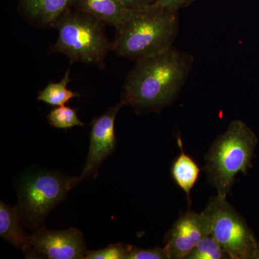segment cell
<instances>
[{
	"label": "cell",
	"instance_id": "obj_1",
	"mask_svg": "<svg viewBox=\"0 0 259 259\" xmlns=\"http://www.w3.org/2000/svg\"><path fill=\"white\" fill-rule=\"evenodd\" d=\"M193 63L192 54L175 47L136 61L126 76L120 101L140 113L160 111L176 100Z\"/></svg>",
	"mask_w": 259,
	"mask_h": 259
},
{
	"label": "cell",
	"instance_id": "obj_2",
	"mask_svg": "<svg viewBox=\"0 0 259 259\" xmlns=\"http://www.w3.org/2000/svg\"><path fill=\"white\" fill-rule=\"evenodd\" d=\"M116 29L112 50L136 61L174 47L180 30L178 12L156 3L131 12Z\"/></svg>",
	"mask_w": 259,
	"mask_h": 259
},
{
	"label": "cell",
	"instance_id": "obj_3",
	"mask_svg": "<svg viewBox=\"0 0 259 259\" xmlns=\"http://www.w3.org/2000/svg\"><path fill=\"white\" fill-rule=\"evenodd\" d=\"M258 139L243 121H232L224 134L218 136L205 156L204 169L208 180L218 194H230L238 174L247 173L252 166V159Z\"/></svg>",
	"mask_w": 259,
	"mask_h": 259
},
{
	"label": "cell",
	"instance_id": "obj_4",
	"mask_svg": "<svg viewBox=\"0 0 259 259\" xmlns=\"http://www.w3.org/2000/svg\"><path fill=\"white\" fill-rule=\"evenodd\" d=\"M105 25L95 17L71 8L54 23L53 28L57 30L58 37L49 52L64 54L71 63L104 68L109 51L112 50Z\"/></svg>",
	"mask_w": 259,
	"mask_h": 259
},
{
	"label": "cell",
	"instance_id": "obj_5",
	"mask_svg": "<svg viewBox=\"0 0 259 259\" xmlns=\"http://www.w3.org/2000/svg\"><path fill=\"white\" fill-rule=\"evenodd\" d=\"M77 178L49 171L25 175L18 187V208L23 226L41 228L51 209L63 202L68 192L77 185Z\"/></svg>",
	"mask_w": 259,
	"mask_h": 259
},
{
	"label": "cell",
	"instance_id": "obj_6",
	"mask_svg": "<svg viewBox=\"0 0 259 259\" xmlns=\"http://www.w3.org/2000/svg\"><path fill=\"white\" fill-rule=\"evenodd\" d=\"M212 213L211 236L230 259H253L258 243L251 230L227 197L218 194L208 204Z\"/></svg>",
	"mask_w": 259,
	"mask_h": 259
},
{
	"label": "cell",
	"instance_id": "obj_7",
	"mask_svg": "<svg viewBox=\"0 0 259 259\" xmlns=\"http://www.w3.org/2000/svg\"><path fill=\"white\" fill-rule=\"evenodd\" d=\"M212 221L208 206L202 212L182 213L165 236L163 247L168 259L186 258L199 242L212 234Z\"/></svg>",
	"mask_w": 259,
	"mask_h": 259
},
{
	"label": "cell",
	"instance_id": "obj_8",
	"mask_svg": "<svg viewBox=\"0 0 259 259\" xmlns=\"http://www.w3.org/2000/svg\"><path fill=\"white\" fill-rule=\"evenodd\" d=\"M122 102L110 107L106 112L92 122L90 135V148L86 163L82 173L77 178V185L87 177L96 178L102 163L115 149V122L116 116L121 107Z\"/></svg>",
	"mask_w": 259,
	"mask_h": 259
},
{
	"label": "cell",
	"instance_id": "obj_9",
	"mask_svg": "<svg viewBox=\"0 0 259 259\" xmlns=\"http://www.w3.org/2000/svg\"><path fill=\"white\" fill-rule=\"evenodd\" d=\"M30 248L50 259L83 258L86 245L82 233L76 228L51 231L44 227L29 236Z\"/></svg>",
	"mask_w": 259,
	"mask_h": 259
},
{
	"label": "cell",
	"instance_id": "obj_10",
	"mask_svg": "<svg viewBox=\"0 0 259 259\" xmlns=\"http://www.w3.org/2000/svg\"><path fill=\"white\" fill-rule=\"evenodd\" d=\"M74 0H18V9L26 21L39 28H53L58 19L72 8Z\"/></svg>",
	"mask_w": 259,
	"mask_h": 259
},
{
	"label": "cell",
	"instance_id": "obj_11",
	"mask_svg": "<svg viewBox=\"0 0 259 259\" xmlns=\"http://www.w3.org/2000/svg\"><path fill=\"white\" fill-rule=\"evenodd\" d=\"M72 8L88 13L115 28L123 23L131 13L120 0H74Z\"/></svg>",
	"mask_w": 259,
	"mask_h": 259
},
{
	"label": "cell",
	"instance_id": "obj_12",
	"mask_svg": "<svg viewBox=\"0 0 259 259\" xmlns=\"http://www.w3.org/2000/svg\"><path fill=\"white\" fill-rule=\"evenodd\" d=\"M21 218L18 206L12 207L1 202L0 203V236L10 244L28 251L30 248L29 236L22 227Z\"/></svg>",
	"mask_w": 259,
	"mask_h": 259
},
{
	"label": "cell",
	"instance_id": "obj_13",
	"mask_svg": "<svg viewBox=\"0 0 259 259\" xmlns=\"http://www.w3.org/2000/svg\"><path fill=\"white\" fill-rule=\"evenodd\" d=\"M177 141L181 153L172 165L171 176L177 185L185 192L190 205L191 190L197 183L202 170L193 158L186 154L182 139L178 137Z\"/></svg>",
	"mask_w": 259,
	"mask_h": 259
},
{
	"label": "cell",
	"instance_id": "obj_14",
	"mask_svg": "<svg viewBox=\"0 0 259 259\" xmlns=\"http://www.w3.org/2000/svg\"><path fill=\"white\" fill-rule=\"evenodd\" d=\"M70 69L65 73L64 78L58 82H50L41 91L38 92L37 100L54 107L66 105L74 97H79V93L68 89L70 82Z\"/></svg>",
	"mask_w": 259,
	"mask_h": 259
},
{
	"label": "cell",
	"instance_id": "obj_15",
	"mask_svg": "<svg viewBox=\"0 0 259 259\" xmlns=\"http://www.w3.org/2000/svg\"><path fill=\"white\" fill-rule=\"evenodd\" d=\"M47 120L49 125L58 129L68 130L84 125L78 117L77 110L65 105L51 110L47 115Z\"/></svg>",
	"mask_w": 259,
	"mask_h": 259
},
{
	"label": "cell",
	"instance_id": "obj_16",
	"mask_svg": "<svg viewBox=\"0 0 259 259\" xmlns=\"http://www.w3.org/2000/svg\"><path fill=\"white\" fill-rule=\"evenodd\" d=\"M189 259H228L229 256L212 236L204 238L187 255ZM230 259V258H229Z\"/></svg>",
	"mask_w": 259,
	"mask_h": 259
},
{
	"label": "cell",
	"instance_id": "obj_17",
	"mask_svg": "<svg viewBox=\"0 0 259 259\" xmlns=\"http://www.w3.org/2000/svg\"><path fill=\"white\" fill-rule=\"evenodd\" d=\"M131 245L111 244L103 249L87 251L84 259H127Z\"/></svg>",
	"mask_w": 259,
	"mask_h": 259
},
{
	"label": "cell",
	"instance_id": "obj_18",
	"mask_svg": "<svg viewBox=\"0 0 259 259\" xmlns=\"http://www.w3.org/2000/svg\"><path fill=\"white\" fill-rule=\"evenodd\" d=\"M127 259H168L164 247L141 248L131 245Z\"/></svg>",
	"mask_w": 259,
	"mask_h": 259
},
{
	"label": "cell",
	"instance_id": "obj_19",
	"mask_svg": "<svg viewBox=\"0 0 259 259\" xmlns=\"http://www.w3.org/2000/svg\"><path fill=\"white\" fill-rule=\"evenodd\" d=\"M196 0H154V3L167 9L178 12L182 8H187Z\"/></svg>",
	"mask_w": 259,
	"mask_h": 259
},
{
	"label": "cell",
	"instance_id": "obj_20",
	"mask_svg": "<svg viewBox=\"0 0 259 259\" xmlns=\"http://www.w3.org/2000/svg\"><path fill=\"white\" fill-rule=\"evenodd\" d=\"M126 9L130 12L146 8L154 3V0H120Z\"/></svg>",
	"mask_w": 259,
	"mask_h": 259
},
{
	"label": "cell",
	"instance_id": "obj_21",
	"mask_svg": "<svg viewBox=\"0 0 259 259\" xmlns=\"http://www.w3.org/2000/svg\"><path fill=\"white\" fill-rule=\"evenodd\" d=\"M253 259H259V244H258V246H257L256 250H255V253L254 257H253Z\"/></svg>",
	"mask_w": 259,
	"mask_h": 259
}]
</instances>
